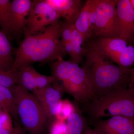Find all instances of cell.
<instances>
[{
	"mask_svg": "<svg viewBox=\"0 0 134 134\" xmlns=\"http://www.w3.org/2000/svg\"><path fill=\"white\" fill-rule=\"evenodd\" d=\"M62 22L50 25L42 32L25 37L15 51V58L11 69L17 70L34 62H52L66 53L60 43Z\"/></svg>",
	"mask_w": 134,
	"mask_h": 134,
	"instance_id": "obj_1",
	"label": "cell"
},
{
	"mask_svg": "<svg viewBox=\"0 0 134 134\" xmlns=\"http://www.w3.org/2000/svg\"><path fill=\"white\" fill-rule=\"evenodd\" d=\"M84 55L85 60L82 68L88 77L96 96L128 86L130 69L116 66L88 46L85 50Z\"/></svg>",
	"mask_w": 134,
	"mask_h": 134,
	"instance_id": "obj_2",
	"label": "cell"
},
{
	"mask_svg": "<svg viewBox=\"0 0 134 134\" xmlns=\"http://www.w3.org/2000/svg\"><path fill=\"white\" fill-rule=\"evenodd\" d=\"M84 106L89 117L95 121L104 117H134V89L124 86L96 96Z\"/></svg>",
	"mask_w": 134,
	"mask_h": 134,
	"instance_id": "obj_3",
	"label": "cell"
},
{
	"mask_svg": "<svg viewBox=\"0 0 134 134\" xmlns=\"http://www.w3.org/2000/svg\"><path fill=\"white\" fill-rule=\"evenodd\" d=\"M19 119L29 134H44L47 121L43 108L36 96L19 85L11 90Z\"/></svg>",
	"mask_w": 134,
	"mask_h": 134,
	"instance_id": "obj_4",
	"label": "cell"
},
{
	"mask_svg": "<svg viewBox=\"0 0 134 134\" xmlns=\"http://www.w3.org/2000/svg\"><path fill=\"white\" fill-rule=\"evenodd\" d=\"M119 38H98L88 46L117 66L130 69L134 65V46Z\"/></svg>",
	"mask_w": 134,
	"mask_h": 134,
	"instance_id": "obj_5",
	"label": "cell"
},
{
	"mask_svg": "<svg viewBox=\"0 0 134 134\" xmlns=\"http://www.w3.org/2000/svg\"><path fill=\"white\" fill-rule=\"evenodd\" d=\"M60 18L44 0L33 1L26 19L23 33L24 37L42 32L48 26L59 21Z\"/></svg>",
	"mask_w": 134,
	"mask_h": 134,
	"instance_id": "obj_6",
	"label": "cell"
},
{
	"mask_svg": "<svg viewBox=\"0 0 134 134\" xmlns=\"http://www.w3.org/2000/svg\"><path fill=\"white\" fill-rule=\"evenodd\" d=\"M117 0H95L96 19L93 36L98 38H116L115 23Z\"/></svg>",
	"mask_w": 134,
	"mask_h": 134,
	"instance_id": "obj_7",
	"label": "cell"
},
{
	"mask_svg": "<svg viewBox=\"0 0 134 134\" xmlns=\"http://www.w3.org/2000/svg\"><path fill=\"white\" fill-rule=\"evenodd\" d=\"M116 38L134 45V9L130 0H119L115 23Z\"/></svg>",
	"mask_w": 134,
	"mask_h": 134,
	"instance_id": "obj_8",
	"label": "cell"
},
{
	"mask_svg": "<svg viewBox=\"0 0 134 134\" xmlns=\"http://www.w3.org/2000/svg\"><path fill=\"white\" fill-rule=\"evenodd\" d=\"M58 80L52 85L43 89H37L32 92L43 108L47 121V126H50L55 120L57 106L61 100L64 92Z\"/></svg>",
	"mask_w": 134,
	"mask_h": 134,
	"instance_id": "obj_9",
	"label": "cell"
},
{
	"mask_svg": "<svg viewBox=\"0 0 134 134\" xmlns=\"http://www.w3.org/2000/svg\"><path fill=\"white\" fill-rule=\"evenodd\" d=\"M33 5L31 0H14L11 3L10 15L7 36H18L24 31Z\"/></svg>",
	"mask_w": 134,
	"mask_h": 134,
	"instance_id": "obj_10",
	"label": "cell"
},
{
	"mask_svg": "<svg viewBox=\"0 0 134 134\" xmlns=\"http://www.w3.org/2000/svg\"><path fill=\"white\" fill-rule=\"evenodd\" d=\"M94 122V129L99 134H134V117L117 116Z\"/></svg>",
	"mask_w": 134,
	"mask_h": 134,
	"instance_id": "obj_11",
	"label": "cell"
},
{
	"mask_svg": "<svg viewBox=\"0 0 134 134\" xmlns=\"http://www.w3.org/2000/svg\"><path fill=\"white\" fill-rule=\"evenodd\" d=\"M61 18L74 23L84 5L80 0H44Z\"/></svg>",
	"mask_w": 134,
	"mask_h": 134,
	"instance_id": "obj_12",
	"label": "cell"
},
{
	"mask_svg": "<svg viewBox=\"0 0 134 134\" xmlns=\"http://www.w3.org/2000/svg\"><path fill=\"white\" fill-rule=\"evenodd\" d=\"M90 1H86L77 17L74 24L75 29L81 34L84 41H88L93 37V29L89 17Z\"/></svg>",
	"mask_w": 134,
	"mask_h": 134,
	"instance_id": "obj_13",
	"label": "cell"
},
{
	"mask_svg": "<svg viewBox=\"0 0 134 134\" xmlns=\"http://www.w3.org/2000/svg\"><path fill=\"white\" fill-rule=\"evenodd\" d=\"M75 110L67 120V134H83L87 122L79 107V103L75 100Z\"/></svg>",
	"mask_w": 134,
	"mask_h": 134,
	"instance_id": "obj_14",
	"label": "cell"
},
{
	"mask_svg": "<svg viewBox=\"0 0 134 134\" xmlns=\"http://www.w3.org/2000/svg\"><path fill=\"white\" fill-rule=\"evenodd\" d=\"M0 104L3 111L11 118L19 120L14 95L11 90L0 85Z\"/></svg>",
	"mask_w": 134,
	"mask_h": 134,
	"instance_id": "obj_15",
	"label": "cell"
},
{
	"mask_svg": "<svg viewBox=\"0 0 134 134\" xmlns=\"http://www.w3.org/2000/svg\"><path fill=\"white\" fill-rule=\"evenodd\" d=\"M17 70L16 85L32 92L37 89L34 79V72L36 69L33 67L29 65L20 68Z\"/></svg>",
	"mask_w": 134,
	"mask_h": 134,
	"instance_id": "obj_16",
	"label": "cell"
},
{
	"mask_svg": "<svg viewBox=\"0 0 134 134\" xmlns=\"http://www.w3.org/2000/svg\"><path fill=\"white\" fill-rule=\"evenodd\" d=\"M84 41L83 38L78 31L74 27L72 32L71 42L72 44V55L70 58V61L79 65L81 62L82 57L84 55L85 50L83 47Z\"/></svg>",
	"mask_w": 134,
	"mask_h": 134,
	"instance_id": "obj_17",
	"label": "cell"
},
{
	"mask_svg": "<svg viewBox=\"0 0 134 134\" xmlns=\"http://www.w3.org/2000/svg\"><path fill=\"white\" fill-rule=\"evenodd\" d=\"M75 110L74 102H71L68 99H62L57 106L55 119L66 121L74 112Z\"/></svg>",
	"mask_w": 134,
	"mask_h": 134,
	"instance_id": "obj_18",
	"label": "cell"
},
{
	"mask_svg": "<svg viewBox=\"0 0 134 134\" xmlns=\"http://www.w3.org/2000/svg\"><path fill=\"white\" fill-rule=\"evenodd\" d=\"M11 1L10 0H0V27L4 34H7Z\"/></svg>",
	"mask_w": 134,
	"mask_h": 134,
	"instance_id": "obj_19",
	"label": "cell"
},
{
	"mask_svg": "<svg viewBox=\"0 0 134 134\" xmlns=\"http://www.w3.org/2000/svg\"><path fill=\"white\" fill-rule=\"evenodd\" d=\"M12 49L7 35L0 31V59L13 65Z\"/></svg>",
	"mask_w": 134,
	"mask_h": 134,
	"instance_id": "obj_20",
	"label": "cell"
},
{
	"mask_svg": "<svg viewBox=\"0 0 134 134\" xmlns=\"http://www.w3.org/2000/svg\"><path fill=\"white\" fill-rule=\"evenodd\" d=\"M18 70L10 69L8 71L0 70V85L11 90L17 84Z\"/></svg>",
	"mask_w": 134,
	"mask_h": 134,
	"instance_id": "obj_21",
	"label": "cell"
},
{
	"mask_svg": "<svg viewBox=\"0 0 134 134\" xmlns=\"http://www.w3.org/2000/svg\"><path fill=\"white\" fill-rule=\"evenodd\" d=\"M74 23L68 22L66 20L62 22L60 31L61 45L65 49V46L67 43L71 41L72 32L74 27Z\"/></svg>",
	"mask_w": 134,
	"mask_h": 134,
	"instance_id": "obj_22",
	"label": "cell"
},
{
	"mask_svg": "<svg viewBox=\"0 0 134 134\" xmlns=\"http://www.w3.org/2000/svg\"><path fill=\"white\" fill-rule=\"evenodd\" d=\"M34 79L37 89H43L52 85L56 80L54 77L48 76L40 74L35 70Z\"/></svg>",
	"mask_w": 134,
	"mask_h": 134,
	"instance_id": "obj_23",
	"label": "cell"
},
{
	"mask_svg": "<svg viewBox=\"0 0 134 134\" xmlns=\"http://www.w3.org/2000/svg\"><path fill=\"white\" fill-rule=\"evenodd\" d=\"M49 127V134L67 133L68 126L66 121L55 119Z\"/></svg>",
	"mask_w": 134,
	"mask_h": 134,
	"instance_id": "obj_24",
	"label": "cell"
},
{
	"mask_svg": "<svg viewBox=\"0 0 134 134\" xmlns=\"http://www.w3.org/2000/svg\"><path fill=\"white\" fill-rule=\"evenodd\" d=\"M13 128L11 117L3 111L0 117V129H11Z\"/></svg>",
	"mask_w": 134,
	"mask_h": 134,
	"instance_id": "obj_25",
	"label": "cell"
},
{
	"mask_svg": "<svg viewBox=\"0 0 134 134\" xmlns=\"http://www.w3.org/2000/svg\"><path fill=\"white\" fill-rule=\"evenodd\" d=\"M26 130L18 123L12 129H0V134H25Z\"/></svg>",
	"mask_w": 134,
	"mask_h": 134,
	"instance_id": "obj_26",
	"label": "cell"
},
{
	"mask_svg": "<svg viewBox=\"0 0 134 134\" xmlns=\"http://www.w3.org/2000/svg\"><path fill=\"white\" fill-rule=\"evenodd\" d=\"M12 65L0 59V70L4 71H8L12 68Z\"/></svg>",
	"mask_w": 134,
	"mask_h": 134,
	"instance_id": "obj_27",
	"label": "cell"
},
{
	"mask_svg": "<svg viewBox=\"0 0 134 134\" xmlns=\"http://www.w3.org/2000/svg\"><path fill=\"white\" fill-rule=\"evenodd\" d=\"M128 87L134 89V68L129 69V80Z\"/></svg>",
	"mask_w": 134,
	"mask_h": 134,
	"instance_id": "obj_28",
	"label": "cell"
},
{
	"mask_svg": "<svg viewBox=\"0 0 134 134\" xmlns=\"http://www.w3.org/2000/svg\"><path fill=\"white\" fill-rule=\"evenodd\" d=\"M83 134H99L95 129H92L88 126V125L86 126L85 129L84 130Z\"/></svg>",
	"mask_w": 134,
	"mask_h": 134,
	"instance_id": "obj_29",
	"label": "cell"
},
{
	"mask_svg": "<svg viewBox=\"0 0 134 134\" xmlns=\"http://www.w3.org/2000/svg\"><path fill=\"white\" fill-rule=\"evenodd\" d=\"M130 3H131V4H132V6H133V8L134 9V0H130Z\"/></svg>",
	"mask_w": 134,
	"mask_h": 134,
	"instance_id": "obj_30",
	"label": "cell"
},
{
	"mask_svg": "<svg viewBox=\"0 0 134 134\" xmlns=\"http://www.w3.org/2000/svg\"><path fill=\"white\" fill-rule=\"evenodd\" d=\"M0 111H3L2 108L1 106V104H0Z\"/></svg>",
	"mask_w": 134,
	"mask_h": 134,
	"instance_id": "obj_31",
	"label": "cell"
},
{
	"mask_svg": "<svg viewBox=\"0 0 134 134\" xmlns=\"http://www.w3.org/2000/svg\"><path fill=\"white\" fill-rule=\"evenodd\" d=\"M3 111H0V117H1V114L2 113V112Z\"/></svg>",
	"mask_w": 134,
	"mask_h": 134,
	"instance_id": "obj_32",
	"label": "cell"
}]
</instances>
